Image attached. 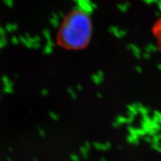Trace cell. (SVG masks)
Masks as SVG:
<instances>
[{"mask_svg": "<svg viewBox=\"0 0 161 161\" xmlns=\"http://www.w3.org/2000/svg\"><path fill=\"white\" fill-rule=\"evenodd\" d=\"M93 22L89 14L80 8L70 10L60 24L56 34L58 46L67 50L78 51L91 42Z\"/></svg>", "mask_w": 161, "mask_h": 161, "instance_id": "6da1fadb", "label": "cell"}, {"mask_svg": "<svg viewBox=\"0 0 161 161\" xmlns=\"http://www.w3.org/2000/svg\"><path fill=\"white\" fill-rule=\"evenodd\" d=\"M151 32L155 39L157 48L161 53V17L154 22L152 29H151Z\"/></svg>", "mask_w": 161, "mask_h": 161, "instance_id": "7a4b0ae2", "label": "cell"}]
</instances>
